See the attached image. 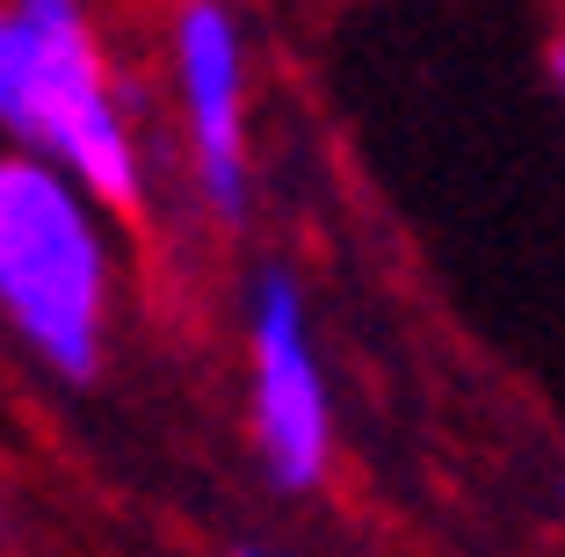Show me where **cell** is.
<instances>
[{"instance_id":"cell-1","label":"cell","mask_w":565,"mask_h":557,"mask_svg":"<svg viewBox=\"0 0 565 557\" xmlns=\"http://www.w3.org/2000/svg\"><path fill=\"white\" fill-rule=\"evenodd\" d=\"M0 138L81 181L102 211L146 203V146L87 0H0Z\"/></svg>"},{"instance_id":"cell-2","label":"cell","mask_w":565,"mask_h":557,"mask_svg":"<svg viewBox=\"0 0 565 557\" xmlns=\"http://www.w3.org/2000/svg\"><path fill=\"white\" fill-rule=\"evenodd\" d=\"M0 326L66 384L102 377L117 326L109 211L30 152H0Z\"/></svg>"},{"instance_id":"cell-3","label":"cell","mask_w":565,"mask_h":557,"mask_svg":"<svg viewBox=\"0 0 565 557\" xmlns=\"http://www.w3.org/2000/svg\"><path fill=\"white\" fill-rule=\"evenodd\" d=\"M247 420L276 492H319L333 471V392L319 369L312 312L282 261H262L247 290Z\"/></svg>"},{"instance_id":"cell-4","label":"cell","mask_w":565,"mask_h":557,"mask_svg":"<svg viewBox=\"0 0 565 557\" xmlns=\"http://www.w3.org/2000/svg\"><path fill=\"white\" fill-rule=\"evenodd\" d=\"M167 73L182 109V146L196 196L217 225L254 211V146H247V30L233 0H182L167 22Z\"/></svg>"},{"instance_id":"cell-5","label":"cell","mask_w":565,"mask_h":557,"mask_svg":"<svg viewBox=\"0 0 565 557\" xmlns=\"http://www.w3.org/2000/svg\"><path fill=\"white\" fill-rule=\"evenodd\" d=\"M551 87H558V109H565V30H558V44H551Z\"/></svg>"},{"instance_id":"cell-6","label":"cell","mask_w":565,"mask_h":557,"mask_svg":"<svg viewBox=\"0 0 565 557\" xmlns=\"http://www.w3.org/2000/svg\"><path fill=\"white\" fill-rule=\"evenodd\" d=\"M233 557H276V550H233Z\"/></svg>"},{"instance_id":"cell-7","label":"cell","mask_w":565,"mask_h":557,"mask_svg":"<svg viewBox=\"0 0 565 557\" xmlns=\"http://www.w3.org/2000/svg\"><path fill=\"white\" fill-rule=\"evenodd\" d=\"M0 536H8V514H0Z\"/></svg>"},{"instance_id":"cell-8","label":"cell","mask_w":565,"mask_h":557,"mask_svg":"<svg viewBox=\"0 0 565 557\" xmlns=\"http://www.w3.org/2000/svg\"><path fill=\"white\" fill-rule=\"evenodd\" d=\"M558 500H565V492H558Z\"/></svg>"}]
</instances>
